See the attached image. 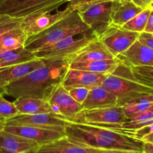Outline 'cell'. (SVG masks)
I'll return each instance as SVG.
<instances>
[{"mask_svg": "<svg viewBox=\"0 0 153 153\" xmlns=\"http://www.w3.org/2000/svg\"><path fill=\"white\" fill-rule=\"evenodd\" d=\"M65 134L71 142L91 148L143 152L142 140L107 128L68 121Z\"/></svg>", "mask_w": 153, "mask_h": 153, "instance_id": "cell-1", "label": "cell"}, {"mask_svg": "<svg viewBox=\"0 0 153 153\" xmlns=\"http://www.w3.org/2000/svg\"><path fill=\"white\" fill-rule=\"evenodd\" d=\"M45 64L5 87V95L48 100L53 89L62 83L68 65L61 62L45 60Z\"/></svg>", "mask_w": 153, "mask_h": 153, "instance_id": "cell-2", "label": "cell"}, {"mask_svg": "<svg viewBox=\"0 0 153 153\" xmlns=\"http://www.w3.org/2000/svg\"><path fill=\"white\" fill-rule=\"evenodd\" d=\"M88 31H89V28L83 21L78 11L74 10L48 29L37 35L28 37L24 48L35 53L39 50L65 38Z\"/></svg>", "mask_w": 153, "mask_h": 153, "instance_id": "cell-3", "label": "cell"}, {"mask_svg": "<svg viewBox=\"0 0 153 153\" xmlns=\"http://www.w3.org/2000/svg\"><path fill=\"white\" fill-rule=\"evenodd\" d=\"M102 86L117 96V106L121 107L141 97L153 95V89L139 83L134 78L131 68L123 62L107 75Z\"/></svg>", "mask_w": 153, "mask_h": 153, "instance_id": "cell-4", "label": "cell"}, {"mask_svg": "<svg viewBox=\"0 0 153 153\" xmlns=\"http://www.w3.org/2000/svg\"><path fill=\"white\" fill-rule=\"evenodd\" d=\"M128 121L124 107L116 106L111 107L82 110L76 114L71 121L90 126H99L118 131L132 137L131 131L123 128V126Z\"/></svg>", "mask_w": 153, "mask_h": 153, "instance_id": "cell-5", "label": "cell"}, {"mask_svg": "<svg viewBox=\"0 0 153 153\" xmlns=\"http://www.w3.org/2000/svg\"><path fill=\"white\" fill-rule=\"evenodd\" d=\"M77 35L68 37L39 50L35 53V56L43 60L61 62L68 65L76 54L96 38L89 31L84 32L80 37H76Z\"/></svg>", "mask_w": 153, "mask_h": 153, "instance_id": "cell-6", "label": "cell"}, {"mask_svg": "<svg viewBox=\"0 0 153 153\" xmlns=\"http://www.w3.org/2000/svg\"><path fill=\"white\" fill-rule=\"evenodd\" d=\"M66 0H0V14L24 19L58 9Z\"/></svg>", "mask_w": 153, "mask_h": 153, "instance_id": "cell-7", "label": "cell"}, {"mask_svg": "<svg viewBox=\"0 0 153 153\" xmlns=\"http://www.w3.org/2000/svg\"><path fill=\"white\" fill-rule=\"evenodd\" d=\"M113 1L99 2L90 5L83 11H77L83 21L89 28V32L96 38H98L109 26H111Z\"/></svg>", "mask_w": 153, "mask_h": 153, "instance_id": "cell-8", "label": "cell"}, {"mask_svg": "<svg viewBox=\"0 0 153 153\" xmlns=\"http://www.w3.org/2000/svg\"><path fill=\"white\" fill-rule=\"evenodd\" d=\"M139 33L111 25L97 38L114 57L126 52L138 40Z\"/></svg>", "mask_w": 153, "mask_h": 153, "instance_id": "cell-9", "label": "cell"}, {"mask_svg": "<svg viewBox=\"0 0 153 153\" xmlns=\"http://www.w3.org/2000/svg\"><path fill=\"white\" fill-rule=\"evenodd\" d=\"M67 120L57 117L53 113L39 114H17L15 117L6 120L7 126H24L40 128L51 129L65 133Z\"/></svg>", "mask_w": 153, "mask_h": 153, "instance_id": "cell-10", "label": "cell"}, {"mask_svg": "<svg viewBox=\"0 0 153 153\" xmlns=\"http://www.w3.org/2000/svg\"><path fill=\"white\" fill-rule=\"evenodd\" d=\"M52 113L62 119L71 121L77 113L83 110L81 104L75 101L62 84H59L48 99Z\"/></svg>", "mask_w": 153, "mask_h": 153, "instance_id": "cell-11", "label": "cell"}, {"mask_svg": "<svg viewBox=\"0 0 153 153\" xmlns=\"http://www.w3.org/2000/svg\"><path fill=\"white\" fill-rule=\"evenodd\" d=\"M73 11V8L67 5L66 8L62 11H53L33 14L23 19L20 27L28 37L32 36L48 29Z\"/></svg>", "mask_w": 153, "mask_h": 153, "instance_id": "cell-12", "label": "cell"}, {"mask_svg": "<svg viewBox=\"0 0 153 153\" xmlns=\"http://www.w3.org/2000/svg\"><path fill=\"white\" fill-rule=\"evenodd\" d=\"M106 77L107 75L104 74L68 68L61 84L66 90L77 87H85L91 89L94 87L102 86Z\"/></svg>", "mask_w": 153, "mask_h": 153, "instance_id": "cell-13", "label": "cell"}, {"mask_svg": "<svg viewBox=\"0 0 153 153\" xmlns=\"http://www.w3.org/2000/svg\"><path fill=\"white\" fill-rule=\"evenodd\" d=\"M4 131L35 141L39 146L49 143L65 136V133L58 131L40 128L32 127V126L5 125Z\"/></svg>", "mask_w": 153, "mask_h": 153, "instance_id": "cell-14", "label": "cell"}, {"mask_svg": "<svg viewBox=\"0 0 153 153\" xmlns=\"http://www.w3.org/2000/svg\"><path fill=\"white\" fill-rule=\"evenodd\" d=\"M45 64V60L36 58L26 62L0 68V88L5 89V86L10 83L23 78Z\"/></svg>", "mask_w": 153, "mask_h": 153, "instance_id": "cell-15", "label": "cell"}, {"mask_svg": "<svg viewBox=\"0 0 153 153\" xmlns=\"http://www.w3.org/2000/svg\"><path fill=\"white\" fill-rule=\"evenodd\" d=\"M117 58L123 64L132 66H153V50L136 41L126 52Z\"/></svg>", "mask_w": 153, "mask_h": 153, "instance_id": "cell-16", "label": "cell"}, {"mask_svg": "<svg viewBox=\"0 0 153 153\" xmlns=\"http://www.w3.org/2000/svg\"><path fill=\"white\" fill-rule=\"evenodd\" d=\"M39 145L31 140L2 131L0 134V150L2 153H33Z\"/></svg>", "mask_w": 153, "mask_h": 153, "instance_id": "cell-17", "label": "cell"}, {"mask_svg": "<svg viewBox=\"0 0 153 153\" xmlns=\"http://www.w3.org/2000/svg\"><path fill=\"white\" fill-rule=\"evenodd\" d=\"M104 151L76 144L65 136L49 143L39 146L33 153H102Z\"/></svg>", "mask_w": 153, "mask_h": 153, "instance_id": "cell-18", "label": "cell"}, {"mask_svg": "<svg viewBox=\"0 0 153 153\" xmlns=\"http://www.w3.org/2000/svg\"><path fill=\"white\" fill-rule=\"evenodd\" d=\"M143 10L131 0H114L112 5L111 25L123 27Z\"/></svg>", "mask_w": 153, "mask_h": 153, "instance_id": "cell-19", "label": "cell"}, {"mask_svg": "<svg viewBox=\"0 0 153 153\" xmlns=\"http://www.w3.org/2000/svg\"><path fill=\"white\" fill-rule=\"evenodd\" d=\"M116 106H117V96L103 86L91 89L87 98L82 104L83 110L104 108Z\"/></svg>", "mask_w": 153, "mask_h": 153, "instance_id": "cell-20", "label": "cell"}, {"mask_svg": "<svg viewBox=\"0 0 153 153\" xmlns=\"http://www.w3.org/2000/svg\"><path fill=\"white\" fill-rule=\"evenodd\" d=\"M113 58L116 57L113 56L98 38H95L76 54L71 62L111 59Z\"/></svg>", "mask_w": 153, "mask_h": 153, "instance_id": "cell-21", "label": "cell"}, {"mask_svg": "<svg viewBox=\"0 0 153 153\" xmlns=\"http://www.w3.org/2000/svg\"><path fill=\"white\" fill-rule=\"evenodd\" d=\"M120 63H122V62L120 61V59L116 57V58L111 59L71 62L68 65V68L108 75L113 72V71L117 68V66Z\"/></svg>", "mask_w": 153, "mask_h": 153, "instance_id": "cell-22", "label": "cell"}, {"mask_svg": "<svg viewBox=\"0 0 153 153\" xmlns=\"http://www.w3.org/2000/svg\"><path fill=\"white\" fill-rule=\"evenodd\" d=\"M14 104L20 114L52 113L51 106L46 100L21 97L16 98Z\"/></svg>", "mask_w": 153, "mask_h": 153, "instance_id": "cell-23", "label": "cell"}, {"mask_svg": "<svg viewBox=\"0 0 153 153\" xmlns=\"http://www.w3.org/2000/svg\"><path fill=\"white\" fill-rule=\"evenodd\" d=\"M28 36L22 28L11 29L0 36V53L24 48Z\"/></svg>", "mask_w": 153, "mask_h": 153, "instance_id": "cell-24", "label": "cell"}, {"mask_svg": "<svg viewBox=\"0 0 153 153\" xmlns=\"http://www.w3.org/2000/svg\"><path fill=\"white\" fill-rule=\"evenodd\" d=\"M36 58L35 53L27 51L25 48L2 52L0 53V68L26 62Z\"/></svg>", "mask_w": 153, "mask_h": 153, "instance_id": "cell-25", "label": "cell"}, {"mask_svg": "<svg viewBox=\"0 0 153 153\" xmlns=\"http://www.w3.org/2000/svg\"><path fill=\"white\" fill-rule=\"evenodd\" d=\"M153 123V107L143 113L134 115L123 126V128L128 131H136L144 126Z\"/></svg>", "mask_w": 153, "mask_h": 153, "instance_id": "cell-26", "label": "cell"}, {"mask_svg": "<svg viewBox=\"0 0 153 153\" xmlns=\"http://www.w3.org/2000/svg\"><path fill=\"white\" fill-rule=\"evenodd\" d=\"M153 107V95L141 97L124 106L128 120L134 115L143 113Z\"/></svg>", "mask_w": 153, "mask_h": 153, "instance_id": "cell-27", "label": "cell"}, {"mask_svg": "<svg viewBox=\"0 0 153 153\" xmlns=\"http://www.w3.org/2000/svg\"><path fill=\"white\" fill-rule=\"evenodd\" d=\"M150 11H151V10L149 8L143 10L137 15L133 17L128 23H126L123 26V28L128 31H131V32H137V33L139 34L142 33L145 30Z\"/></svg>", "mask_w": 153, "mask_h": 153, "instance_id": "cell-28", "label": "cell"}, {"mask_svg": "<svg viewBox=\"0 0 153 153\" xmlns=\"http://www.w3.org/2000/svg\"><path fill=\"white\" fill-rule=\"evenodd\" d=\"M130 68L134 78L139 83L153 89V66H132Z\"/></svg>", "mask_w": 153, "mask_h": 153, "instance_id": "cell-29", "label": "cell"}, {"mask_svg": "<svg viewBox=\"0 0 153 153\" xmlns=\"http://www.w3.org/2000/svg\"><path fill=\"white\" fill-rule=\"evenodd\" d=\"M3 95L0 94V117L8 120L19 114V112L14 102L5 99Z\"/></svg>", "mask_w": 153, "mask_h": 153, "instance_id": "cell-30", "label": "cell"}, {"mask_svg": "<svg viewBox=\"0 0 153 153\" xmlns=\"http://www.w3.org/2000/svg\"><path fill=\"white\" fill-rule=\"evenodd\" d=\"M22 18H15L8 15L0 14V36L11 29L20 27Z\"/></svg>", "mask_w": 153, "mask_h": 153, "instance_id": "cell-31", "label": "cell"}, {"mask_svg": "<svg viewBox=\"0 0 153 153\" xmlns=\"http://www.w3.org/2000/svg\"><path fill=\"white\" fill-rule=\"evenodd\" d=\"M107 1H113V0H66V3H68V5H69L74 10L80 11L94 4L107 2Z\"/></svg>", "mask_w": 153, "mask_h": 153, "instance_id": "cell-32", "label": "cell"}, {"mask_svg": "<svg viewBox=\"0 0 153 153\" xmlns=\"http://www.w3.org/2000/svg\"><path fill=\"white\" fill-rule=\"evenodd\" d=\"M89 90L90 89H87V88L77 87L69 89V90H68V92L75 101L82 105L87 98Z\"/></svg>", "mask_w": 153, "mask_h": 153, "instance_id": "cell-33", "label": "cell"}, {"mask_svg": "<svg viewBox=\"0 0 153 153\" xmlns=\"http://www.w3.org/2000/svg\"><path fill=\"white\" fill-rule=\"evenodd\" d=\"M152 133H153V123L151 125H149V126H144V127L137 129L136 131H131L132 137L138 140H140L143 137L150 134Z\"/></svg>", "mask_w": 153, "mask_h": 153, "instance_id": "cell-34", "label": "cell"}, {"mask_svg": "<svg viewBox=\"0 0 153 153\" xmlns=\"http://www.w3.org/2000/svg\"><path fill=\"white\" fill-rule=\"evenodd\" d=\"M138 41L141 44L146 45L150 49L153 50V33H149V32H145L140 33Z\"/></svg>", "mask_w": 153, "mask_h": 153, "instance_id": "cell-35", "label": "cell"}, {"mask_svg": "<svg viewBox=\"0 0 153 153\" xmlns=\"http://www.w3.org/2000/svg\"><path fill=\"white\" fill-rule=\"evenodd\" d=\"M132 2L141 8L142 9H146L149 6L150 4L153 2V0H131Z\"/></svg>", "mask_w": 153, "mask_h": 153, "instance_id": "cell-36", "label": "cell"}, {"mask_svg": "<svg viewBox=\"0 0 153 153\" xmlns=\"http://www.w3.org/2000/svg\"><path fill=\"white\" fill-rule=\"evenodd\" d=\"M144 32H149V33H153V11H150Z\"/></svg>", "mask_w": 153, "mask_h": 153, "instance_id": "cell-37", "label": "cell"}, {"mask_svg": "<svg viewBox=\"0 0 153 153\" xmlns=\"http://www.w3.org/2000/svg\"><path fill=\"white\" fill-rule=\"evenodd\" d=\"M102 153H143V152L130 151V150H123V149H109V150H104Z\"/></svg>", "mask_w": 153, "mask_h": 153, "instance_id": "cell-38", "label": "cell"}, {"mask_svg": "<svg viewBox=\"0 0 153 153\" xmlns=\"http://www.w3.org/2000/svg\"><path fill=\"white\" fill-rule=\"evenodd\" d=\"M143 152L144 153H153V143H143Z\"/></svg>", "mask_w": 153, "mask_h": 153, "instance_id": "cell-39", "label": "cell"}, {"mask_svg": "<svg viewBox=\"0 0 153 153\" xmlns=\"http://www.w3.org/2000/svg\"><path fill=\"white\" fill-rule=\"evenodd\" d=\"M141 140L143 143H153V133L143 137L141 139Z\"/></svg>", "mask_w": 153, "mask_h": 153, "instance_id": "cell-40", "label": "cell"}, {"mask_svg": "<svg viewBox=\"0 0 153 153\" xmlns=\"http://www.w3.org/2000/svg\"><path fill=\"white\" fill-rule=\"evenodd\" d=\"M5 123H6V119L4 118V117H0V134L2 133V131H4Z\"/></svg>", "mask_w": 153, "mask_h": 153, "instance_id": "cell-41", "label": "cell"}, {"mask_svg": "<svg viewBox=\"0 0 153 153\" xmlns=\"http://www.w3.org/2000/svg\"><path fill=\"white\" fill-rule=\"evenodd\" d=\"M0 94H3V95H5V89L0 88Z\"/></svg>", "mask_w": 153, "mask_h": 153, "instance_id": "cell-42", "label": "cell"}, {"mask_svg": "<svg viewBox=\"0 0 153 153\" xmlns=\"http://www.w3.org/2000/svg\"><path fill=\"white\" fill-rule=\"evenodd\" d=\"M148 8H149V9L151 10V11H153V2L152 4H150L149 6L148 7Z\"/></svg>", "mask_w": 153, "mask_h": 153, "instance_id": "cell-43", "label": "cell"}, {"mask_svg": "<svg viewBox=\"0 0 153 153\" xmlns=\"http://www.w3.org/2000/svg\"><path fill=\"white\" fill-rule=\"evenodd\" d=\"M0 153H2V152H1V150H0Z\"/></svg>", "mask_w": 153, "mask_h": 153, "instance_id": "cell-44", "label": "cell"}, {"mask_svg": "<svg viewBox=\"0 0 153 153\" xmlns=\"http://www.w3.org/2000/svg\"><path fill=\"white\" fill-rule=\"evenodd\" d=\"M143 153H144V152H143Z\"/></svg>", "mask_w": 153, "mask_h": 153, "instance_id": "cell-45", "label": "cell"}]
</instances>
